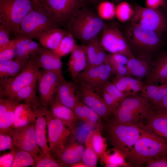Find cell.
<instances>
[{"label": "cell", "mask_w": 167, "mask_h": 167, "mask_svg": "<svg viewBox=\"0 0 167 167\" xmlns=\"http://www.w3.org/2000/svg\"><path fill=\"white\" fill-rule=\"evenodd\" d=\"M61 26L43 2L32 0L31 9L23 20L17 36L38 39L47 31Z\"/></svg>", "instance_id": "1"}, {"label": "cell", "mask_w": 167, "mask_h": 167, "mask_svg": "<svg viewBox=\"0 0 167 167\" xmlns=\"http://www.w3.org/2000/svg\"><path fill=\"white\" fill-rule=\"evenodd\" d=\"M166 156L167 140L142 128L139 139L126 158L140 166L152 159Z\"/></svg>", "instance_id": "2"}, {"label": "cell", "mask_w": 167, "mask_h": 167, "mask_svg": "<svg viewBox=\"0 0 167 167\" xmlns=\"http://www.w3.org/2000/svg\"><path fill=\"white\" fill-rule=\"evenodd\" d=\"M105 25L96 12L85 6L78 10L67 23L66 31L87 44L97 36Z\"/></svg>", "instance_id": "3"}, {"label": "cell", "mask_w": 167, "mask_h": 167, "mask_svg": "<svg viewBox=\"0 0 167 167\" xmlns=\"http://www.w3.org/2000/svg\"><path fill=\"white\" fill-rule=\"evenodd\" d=\"M153 108L147 99L139 95H134L124 99L112 114L113 120L117 122L138 124L147 119Z\"/></svg>", "instance_id": "4"}, {"label": "cell", "mask_w": 167, "mask_h": 167, "mask_svg": "<svg viewBox=\"0 0 167 167\" xmlns=\"http://www.w3.org/2000/svg\"><path fill=\"white\" fill-rule=\"evenodd\" d=\"M105 127L111 144L126 157L139 139L142 129L138 124L120 123L113 119L108 122Z\"/></svg>", "instance_id": "5"}, {"label": "cell", "mask_w": 167, "mask_h": 167, "mask_svg": "<svg viewBox=\"0 0 167 167\" xmlns=\"http://www.w3.org/2000/svg\"><path fill=\"white\" fill-rule=\"evenodd\" d=\"M32 7V0H0V23L16 36Z\"/></svg>", "instance_id": "6"}, {"label": "cell", "mask_w": 167, "mask_h": 167, "mask_svg": "<svg viewBox=\"0 0 167 167\" xmlns=\"http://www.w3.org/2000/svg\"><path fill=\"white\" fill-rule=\"evenodd\" d=\"M40 68L30 57L24 68L15 77L1 79L0 81V97L14 99L19 90L37 82Z\"/></svg>", "instance_id": "7"}, {"label": "cell", "mask_w": 167, "mask_h": 167, "mask_svg": "<svg viewBox=\"0 0 167 167\" xmlns=\"http://www.w3.org/2000/svg\"><path fill=\"white\" fill-rule=\"evenodd\" d=\"M126 38L132 48L143 53H149L159 45L161 36L154 31L131 23L126 29Z\"/></svg>", "instance_id": "8"}, {"label": "cell", "mask_w": 167, "mask_h": 167, "mask_svg": "<svg viewBox=\"0 0 167 167\" xmlns=\"http://www.w3.org/2000/svg\"><path fill=\"white\" fill-rule=\"evenodd\" d=\"M131 23L154 31L160 36L167 28V19L159 9L134 6Z\"/></svg>", "instance_id": "9"}, {"label": "cell", "mask_w": 167, "mask_h": 167, "mask_svg": "<svg viewBox=\"0 0 167 167\" xmlns=\"http://www.w3.org/2000/svg\"><path fill=\"white\" fill-rule=\"evenodd\" d=\"M43 106L47 120L49 147L51 155H54L64 147L72 133L62 121L53 115L48 107Z\"/></svg>", "instance_id": "10"}, {"label": "cell", "mask_w": 167, "mask_h": 167, "mask_svg": "<svg viewBox=\"0 0 167 167\" xmlns=\"http://www.w3.org/2000/svg\"><path fill=\"white\" fill-rule=\"evenodd\" d=\"M102 32L100 41L105 51L129 58L135 57L126 38L118 29L105 25Z\"/></svg>", "instance_id": "11"}, {"label": "cell", "mask_w": 167, "mask_h": 167, "mask_svg": "<svg viewBox=\"0 0 167 167\" xmlns=\"http://www.w3.org/2000/svg\"><path fill=\"white\" fill-rule=\"evenodd\" d=\"M7 133L12 137L16 147L31 154L42 156L37 142L34 122L26 126L13 128Z\"/></svg>", "instance_id": "12"}, {"label": "cell", "mask_w": 167, "mask_h": 167, "mask_svg": "<svg viewBox=\"0 0 167 167\" xmlns=\"http://www.w3.org/2000/svg\"><path fill=\"white\" fill-rule=\"evenodd\" d=\"M114 75L110 66L106 63L85 69L76 80L98 91Z\"/></svg>", "instance_id": "13"}, {"label": "cell", "mask_w": 167, "mask_h": 167, "mask_svg": "<svg viewBox=\"0 0 167 167\" xmlns=\"http://www.w3.org/2000/svg\"><path fill=\"white\" fill-rule=\"evenodd\" d=\"M42 2L61 26L66 24L78 10L85 7L86 3L84 0H46Z\"/></svg>", "instance_id": "14"}, {"label": "cell", "mask_w": 167, "mask_h": 167, "mask_svg": "<svg viewBox=\"0 0 167 167\" xmlns=\"http://www.w3.org/2000/svg\"><path fill=\"white\" fill-rule=\"evenodd\" d=\"M64 79H62L53 72L44 69L40 71L37 82L40 101L42 106H49L61 82Z\"/></svg>", "instance_id": "15"}, {"label": "cell", "mask_w": 167, "mask_h": 167, "mask_svg": "<svg viewBox=\"0 0 167 167\" xmlns=\"http://www.w3.org/2000/svg\"><path fill=\"white\" fill-rule=\"evenodd\" d=\"M30 57L40 68L55 72L62 79H65L62 73V63L61 58L52 50L40 46Z\"/></svg>", "instance_id": "16"}, {"label": "cell", "mask_w": 167, "mask_h": 167, "mask_svg": "<svg viewBox=\"0 0 167 167\" xmlns=\"http://www.w3.org/2000/svg\"><path fill=\"white\" fill-rule=\"evenodd\" d=\"M79 84L82 101L94 110L101 118L107 119L111 113L103 97L89 86Z\"/></svg>", "instance_id": "17"}, {"label": "cell", "mask_w": 167, "mask_h": 167, "mask_svg": "<svg viewBox=\"0 0 167 167\" xmlns=\"http://www.w3.org/2000/svg\"><path fill=\"white\" fill-rule=\"evenodd\" d=\"M84 148L75 141L65 144L64 147L54 155L55 160L62 167H71L81 161Z\"/></svg>", "instance_id": "18"}, {"label": "cell", "mask_w": 167, "mask_h": 167, "mask_svg": "<svg viewBox=\"0 0 167 167\" xmlns=\"http://www.w3.org/2000/svg\"><path fill=\"white\" fill-rule=\"evenodd\" d=\"M154 109L145 120L146 124L141 127L167 140V110Z\"/></svg>", "instance_id": "19"}, {"label": "cell", "mask_w": 167, "mask_h": 167, "mask_svg": "<svg viewBox=\"0 0 167 167\" xmlns=\"http://www.w3.org/2000/svg\"><path fill=\"white\" fill-rule=\"evenodd\" d=\"M36 119L34 122L35 132L38 145L41 151L42 156L53 158L46 135L47 120L42 105L34 111Z\"/></svg>", "instance_id": "20"}, {"label": "cell", "mask_w": 167, "mask_h": 167, "mask_svg": "<svg viewBox=\"0 0 167 167\" xmlns=\"http://www.w3.org/2000/svg\"><path fill=\"white\" fill-rule=\"evenodd\" d=\"M87 65L86 45L76 44L71 53L68 67L72 78L75 80L79 74Z\"/></svg>", "instance_id": "21"}, {"label": "cell", "mask_w": 167, "mask_h": 167, "mask_svg": "<svg viewBox=\"0 0 167 167\" xmlns=\"http://www.w3.org/2000/svg\"><path fill=\"white\" fill-rule=\"evenodd\" d=\"M49 109L53 115L62 121L71 130L72 133L75 130L78 119L73 110L53 98L49 105Z\"/></svg>", "instance_id": "22"}, {"label": "cell", "mask_w": 167, "mask_h": 167, "mask_svg": "<svg viewBox=\"0 0 167 167\" xmlns=\"http://www.w3.org/2000/svg\"><path fill=\"white\" fill-rule=\"evenodd\" d=\"M75 88L74 83L64 79L58 87L55 99L72 109L79 101L75 94Z\"/></svg>", "instance_id": "23"}, {"label": "cell", "mask_w": 167, "mask_h": 167, "mask_svg": "<svg viewBox=\"0 0 167 167\" xmlns=\"http://www.w3.org/2000/svg\"><path fill=\"white\" fill-rule=\"evenodd\" d=\"M13 40L15 46V58L28 59L30 55L40 46L33 39L26 36H16Z\"/></svg>", "instance_id": "24"}, {"label": "cell", "mask_w": 167, "mask_h": 167, "mask_svg": "<svg viewBox=\"0 0 167 167\" xmlns=\"http://www.w3.org/2000/svg\"><path fill=\"white\" fill-rule=\"evenodd\" d=\"M72 110L78 120L101 129V118L94 110L82 101H79Z\"/></svg>", "instance_id": "25"}, {"label": "cell", "mask_w": 167, "mask_h": 167, "mask_svg": "<svg viewBox=\"0 0 167 167\" xmlns=\"http://www.w3.org/2000/svg\"><path fill=\"white\" fill-rule=\"evenodd\" d=\"M147 81L148 84H154L167 82V54L161 56L155 62Z\"/></svg>", "instance_id": "26"}, {"label": "cell", "mask_w": 167, "mask_h": 167, "mask_svg": "<svg viewBox=\"0 0 167 167\" xmlns=\"http://www.w3.org/2000/svg\"><path fill=\"white\" fill-rule=\"evenodd\" d=\"M15 114L13 128L28 125L34 122L36 119L35 112L30 105L25 103L17 104L15 108Z\"/></svg>", "instance_id": "27"}, {"label": "cell", "mask_w": 167, "mask_h": 167, "mask_svg": "<svg viewBox=\"0 0 167 167\" xmlns=\"http://www.w3.org/2000/svg\"><path fill=\"white\" fill-rule=\"evenodd\" d=\"M29 59L15 58L14 59L0 62V79L12 78L16 76L24 68Z\"/></svg>", "instance_id": "28"}, {"label": "cell", "mask_w": 167, "mask_h": 167, "mask_svg": "<svg viewBox=\"0 0 167 167\" xmlns=\"http://www.w3.org/2000/svg\"><path fill=\"white\" fill-rule=\"evenodd\" d=\"M37 82L27 86L18 92L14 99L18 102L23 101L30 105L34 111L41 105L36 95V86Z\"/></svg>", "instance_id": "29"}, {"label": "cell", "mask_w": 167, "mask_h": 167, "mask_svg": "<svg viewBox=\"0 0 167 167\" xmlns=\"http://www.w3.org/2000/svg\"><path fill=\"white\" fill-rule=\"evenodd\" d=\"M66 32L60 28H55L45 32L38 40L42 46L53 50L58 46Z\"/></svg>", "instance_id": "30"}, {"label": "cell", "mask_w": 167, "mask_h": 167, "mask_svg": "<svg viewBox=\"0 0 167 167\" xmlns=\"http://www.w3.org/2000/svg\"><path fill=\"white\" fill-rule=\"evenodd\" d=\"M130 76L140 79L149 74L150 68L148 62L135 57L129 58L126 65Z\"/></svg>", "instance_id": "31"}, {"label": "cell", "mask_w": 167, "mask_h": 167, "mask_svg": "<svg viewBox=\"0 0 167 167\" xmlns=\"http://www.w3.org/2000/svg\"><path fill=\"white\" fill-rule=\"evenodd\" d=\"M10 151L14 156L11 167L33 166L34 159L30 153L21 150L15 145Z\"/></svg>", "instance_id": "32"}, {"label": "cell", "mask_w": 167, "mask_h": 167, "mask_svg": "<svg viewBox=\"0 0 167 167\" xmlns=\"http://www.w3.org/2000/svg\"><path fill=\"white\" fill-rule=\"evenodd\" d=\"M92 131L88 132L85 139V148L84 149L81 161L87 167H96L98 159L94 151L92 144Z\"/></svg>", "instance_id": "33"}, {"label": "cell", "mask_w": 167, "mask_h": 167, "mask_svg": "<svg viewBox=\"0 0 167 167\" xmlns=\"http://www.w3.org/2000/svg\"><path fill=\"white\" fill-rule=\"evenodd\" d=\"M114 152L110 154L105 152L100 158L101 162L107 167H116L126 166L124 160L125 156L120 151L114 148Z\"/></svg>", "instance_id": "34"}, {"label": "cell", "mask_w": 167, "mask_h": 167, "mask_svg": "<svg viewBox=\"0 0 167 167\" xmlns=\"http://www.w3.org/2000/svg\"><path fill=\"white\" fill-rule=\"evenodd\" d=\"M75 38L71 33L67 32L58 46L53 51L60 58L71 53L76 45Z\"/></svg>", "instance_id": "35"}, {"label": "cell", "mask_w": 167, "mask_h": 167, "mask_svg": "<svg viewBox=\"0 0 167 167\" xmlns=\"http://www.w3.org/2000/svg\"><path fill=\"white\" fill-rule=\"evenodd\" d=\"M101 129L92 131L91 142L93 149L98 158L106 152L107 144L105 138L101 135Z\"/></svg>", "instance_id": "36"}, {"label": "cell", "mask_w": 167, "mask_h": 167, "mask_svg": "<svg viewBox=\"0 0 167 167\" xmlns=\"http://www.w3.org/2000/svg\"><path fill=\"white\" fill-rule=\"evenodd\" d=\"M18 103L16 101L0 118V133H7L13 128L15 120V109Z\"/></svg>", "instance_id": "37"}, {"label": "cell", "mask_w": 167, "mask_h": 167, "mask_svg": "<svg viewBox=\"0 0 167 167\" xmlns=\"http://www.w3.org/2000/svg\"><path fill=\"white\" fill-rule=\"evenodd\" d=\"M98 16L103 20H110L115 17V6L112 2L103 1L98 4L97 12Z\"/></svg>", "instance_id": "38"}, {"label": "cell", "mask_w": 167, "mask_h": 167, "mask_svg": "<svg viewBox=\"0 0 167 167\" xmlns=\"http://www.w3.org/2000/svg\"><path fill=\"white\" fill-rule=\"evenodd\" d=\"M134 13L133 8L126 2H121L115 6V17L121 22L131 20Z\"/></svg>", "instance_id": "39"}, {"label": "cell", "mask_w": 167, "mask_h": 167, "mask_svg": "<svg viewBox=\"0 0 167 167\" xmlns=\"http://www.w3.org/2000/svg\"><path fill=\"white\" fill-rule=\"evenodd\" d=\"M100 43L97 36L86 45L87 65L85 69L94 66L97 50Z\"/></svg>", "instance_id": "40"}, {"label": "cell", "mask_w": 167, "mask_h": 167, "mask_svg": "<svg viewBox=\"0 0 167 167\" xmlns=\"http://www.w3.org/2000/svg\"><path fill=\"white\" fill-rule=\"evenodd\" d=\"M160 87V85L154 84L143 85L139 95L147 99L152 104L158 94Z\"/></svg>", "instance_id": "41"}, {"label": "cell", "mask_w": 167, "mask_h": 167, "mask_svg": "<svg viewBox=\"0 0 167 167\" xmlns=\"http://www.w3.org/2000/svg\"><path fill=\"white\" fill-rule=\"evenodd\" d=\"M34 158L35 167H59L62 165L53 158L42 156L37 154H31Z\"/></svg>", "instance_id": "42"}, {"label": "cell", "mask_w": 167, "mask_h": 167, "mask_svg": "<svg viewBox=\"0 0 167 167\" xmlns=\"http://www.w3.org/2000/svg\"><path fill=\"white\" fill-rule=\"evenodd\" d=\"M101 90L105 91L112 96L120 103L126 98L129 96L121 91L110 81L104 85L99 91Z\"/></svg>", "instance_id": "43"}, {"label": "cell", "mask_w": 167, "mask_h": 167, "mask_svg": "<svg viewBox=\"0 0 167 167\" xmlns=\"http://www.w3.org/2000/svg\"><path fill=\"white\" fill-rule=\"evenodd\" d=\"M15 55V46L13 39L5 46L0 48V62L13 59Z\"/></svg>", "instance_id": "44"}, {"label": "cell", "mask_w": 167, "mask_h": 167, "mask_svg": "<svg viewBox=\"0 0 167 167\" xmlns=\"http://www.w3.org/2000/svg\"><path fill=\"white\" fill-rule=\"evenodd\" d=\"M129 60V58L126 56L119 54H107L105 61L110 66L119 64L126 65Z\"/></svg>", "instance_id": "45"}, {"label": "cell", "mask_w": 167, "mask_h": 167, "mask_svg": "<svg viewBox=\"0 0 167 167\" xmlns=\"http://www.w3.org/2000/svg\"><path fill=\"white\" fill-rule=\"evenodd\" d=\"M101 92L102 97L109 108L111 114L119 105L120 103L113 96L103 90Z\"/></svg>", "instance_id": "46"}, {"label": "cell", "mask_w": 167, "mask_h": 167, "mask_svg": "<svg viewBox=\"0 0 167 167\" xmlns=\"http://www.w3.org/2000/svg\"><path fill=\"white\" fill-rule=\"evenodd\" d=\"M15 146L12 137L7 133H0V151L11 150Z\"/></svg>", "instance_id": "47"}, {"label": "cell", "mask_w": 167, "mask_h": 167, "mask_svg": "<svg viewBox=\"0 0 167 167\" xmlns=\"http://www.w3.org/2000/svg\"><path fill=\"white\" fill-rule=\"evenodd\" d=\"M11 34L8 30L2 25H0V48L7 45L10 41L9 36Z\"/></svg>", "instance_id": "48"}, {"label": "cell", "mask_w": 167, "mask_h": 167, "mask_svg": "<svg viewBox=\"0 0 167 167\" xmlns=\"http://www.w3.org/2000/svg\"><path fill=\"white\" fill-rule=\"evenodd\" d=\"M106 55L105 51L100 43L97 50L94 66L101 65L105 63Z\"/></svg>", "instance_id": "49"}, {"label": "cell", "mask_w": 167, "mask_h": 167, "mask_svg": "<svg viewBox=\"0 0 167 167\" xmlns=\"http://www.w3.org/2000/svg\"><path fill=\"white\" fill-rule=\"evenodd\" d=\"M148 167H167V156L152 159L147 163Z\"/></svg>", "instance_id": "50"}, {"label": "cell", "mask_w": 167, "mask_h": 167, "mask_svg": "<svg viewBox=\"0 0 167 167\" xmlns=\"http://www.w3.org/2000/svg\"><path fill=\"white\" fill-rule=\"evenodd\" d=\"M110 66L115 76H130L126 65L119 64L113 65Z\"/></svg>", "instance_id": "51"}, {"label": "cell", "mask_w": 167, "mask_h": 167, "mask_svg": "<svg viewBox=\"0 0 167 167\" xmlns=\"http://www.w3.org/2000/svg\"><path fill=\"white\" fill-rule=\"evenodd\" d=\"M13 160L14 156L11 152L8 153L3 155L0 157V166L11 167Z\"/></svg>", "instance_id": "52"}, {"label": "cell", "mask_w": 167, "mask_h": 167, "mask_svg": "<svg viewBox=\"0 0 167 167\" xmlns=\"http://www.w3.org/2000/svg\"><path fill=\"white\" fill-rule=\"evenodd\" d=\"M165 0H145L146 7L153 9H158L161 6L165 5Z\"/></svg>", "instance_id": "53"}, {"label": "cell", "mask_w": 167, "mask_h": 167, "mask_svg": "<svg viewBox=\"0 0 167 167\" xmlns=\"http://www.w3.org/2000/svg\"><path fill=\"white\" fill-rule=\"evenodd\" d=\"M153 108L167 110V96L159 103L153 106Z\"/></svg>", "instance_id": "54"}, {"label": "cell", "mask_w": 167, "mask_h": 167, "mask_svg": "<svg viewBox=\"0 0 167 167\" xmlns=\"http://www.w3.org/2000/svg\"><path fill=\"white\" fill-rule=\"evenodd\" d=\"M72 167H87V166L81 161H80L73 165Z\"/></svg>", "instance_id": "55"}, {"label": "cell", "mask_w": 167, "mask_h": 167, "mask_svg": "<svg viewBox=\"0 0 167 167\" xmlns=\"http://www.w3.org/2000/svg\"><path fill=\"white\" fill-rule=\"evenodd\" d=\"M86 2H88L91 3H94L98 2L101 0H84Z\"/></svg>", "instance_id": "56"}, {"label": "cell", "mask_w": 167, "mask_h": 167, "mask_svg": "<svg viewBox=\"0 0 167 167\" xmlns=\"http://www.w3.org/2000/svg\"><path fill=\"white\" fill-rule=\"evenodd\" d=\"M110 0L112 2H115L116 3H119L121 2H122L123 1V0Z\"/></svg>", "instance_id": "57"}, {"label": "cell", "mask_w": 167, "mask_h": 167, "mask_svg": "<svg viewBox=\"0 0 167 167\" xmlns=\"http://www.w3.org/2000/svg\"><path fill=\"white\" fill-rule=\"evenodd\" d=\"M165 7L166 12L167 15V0H165Z\"/></svg>", "instance_id": "58"}, {"label": "cell", "mask_w": 167, "mask_h": 167, "mask_svg": "<svg viewBox=\"0 0 167 167\" xmlns=\"http://www.w3.org/2000/svg\"><path fill=\"white\" fill-rule=\"evenodd\" d=\"M36 0V1H40V2H44L46 0Z\"/></svg>", "instance_id": "59"}]
</instances>
